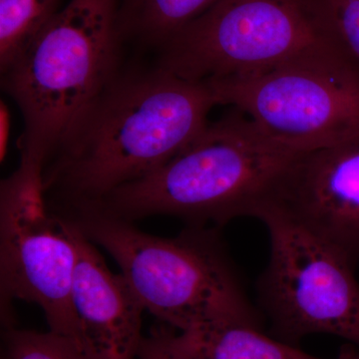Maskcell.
Wrapping results in <instances>:
<instances>
[{
    "label": "cell",
    "mask_w": 359,
    "mask_h": 359,
    "mask_svg": "<svg viewBox=\"0 0 359 359\" xmlns=\"http://www.w3.org/2000/svg\"><path fill=\"white\" fill-rule=\"evenodd\" d=\"M219 105L211 87L156 67L120 73L45 165L46 198L75 212L147 176L188 146Z\"/></svg>",
    "instance_id": "cell-1"
},
{
    "label": "cell",
    "mask_w": 359,
    "mask_h": 359,
    "mask_svg": "<svg viewBox=\"0 0 359 359\" xmlns=\"http://www.w3.org/2000/svg\"><path fill=\"white\" fill-rule=\"evenodd\" d=\"M301 154L271 140L238 111L208 123L163 166L83 212L131 223L164 215L212 228L240 217L257 218Z\"/></svg>",
    "instance_id": "cell-2"
},
{
    "label": "cell",
    "mask_w": 359,
    "mask_h": 359,
    "mask_svg": "<svg viewBox=\"0 0 359 359\" xmlns=\"http://www.w3.org/2000/svg\"><path fill=\"white\" fill-rule=\"evenodd\" d=\"M121 0H70L1 71L25 132L21 161L44 167L80 116L120 74Z\"/></svg>",
    "instance_id": "cell-3"
},
{
    "label": "cell",
    "mask_w": 359,
    "mask_h": 359,
    "mask_svg": "<svg viewBox=\"0 0 359 359\" xmlns=\"http://www.w3.org/2000/svg\"><path fill=\"white\" fill-rule=\"evenodd\" d=\"M70 219L109 252L144 309L161 323L179 332L224 321L263 328V313L248 299L218 228L189 226L161 238L96 212Z\"/></svg>",
    "instance_id": "cell-4"
},
{
    "label": "cell",
    "mask_w": 359,
    "mask_h": 359,
    "mask_svg": "<svg viewBox=\"0 0 359 359\" xmlns=\"http://www.w3.org/2000/svg\"><path fill=\"white\" fill-rule=\"evenodd\" d=\"M339 48L318 0H219L161 47L157 66L209 83Z\"/></svg>",
    "instance_id": "cell-5"
},
{
    "label": "cell",
    "mask_w": 359,
    "mask_h": 359,
    "mask_svg": "<svg viewBox=\"0 0 359 359\" xmlns=\"http://www.w3.org/2000/svg\"><path fill=\"white\" fill-rule=\"evenodd\" d=\"M271 140L297 153L359 134V65L340 47L256 74L208 83Z\"/></svg>",
    "instance_id": "cell-6"
},
{
    "label": "cell",
    "mask_w": 359,
    "mask_h": 359,
    "mask_svg": "<svg viewBox=\"0 0 359 359\" xmlns=\"http://www.w3.org/2000/svg\"><path fill=\"white\" fill-rule=\"evenodd\" d=\"M269 237V257L257 283L269 334L299 346L327 334L359 347L355 262L273 208L257 215Z\"/></svg>",
    "instance_id": "cell-7"
},
{
    "label": "cell",
    "mask_w": 359,
    "mask_h": 359,
    "mask_svg": "<svg viewBox=\"0 0 359 359\" xmlns=\"http://www.w3.org/2000/svg\"><path fill=\"white\" fill-rule=\"evenodd\" d=\"M76 259L72 222L49 208L43 168L20 161L0 188L2 304L6 308L14 299L37 304L49 330L88 349L71 302Z\"/></svg>",
    "instance_id": "cell-8"
},
{
    "label": "cell",
    "mask_w": 359,
    "mask_h": 359,
    "mask_svg": "<svg viewBox=\"0 0 359 359\" xmlns=\"http://www.w3.org/2000/svg\"><path fill=\"white\" fill-rule=\"evenodd\" d=\"M359 261V134L292 163L271 204Z\"/></svg>",
    "instance_id": "cell-9"
},
{
    "label": "cell",
    "mask_w": 359,
    "mask_h": 359,
    "mask_svg": "<svg viewBox=\"0 0 359 359\" xmlns=\"http://www.w3.org/2000/svg\"><path fill=\"white\" fill-rule=\"evenodd\" d=\"M71 222L77 249L71 302L85 344L96 359H137L145 309L126 278L108 268Z\"/></svg>",
    "instance_id": "cell-10"
},
{
    "label": "cell",
    "mask_w": 359,
    "mask_h": 359,
    "mask_svg": "<svg viewBox=\"0 0 359 359\" xmlns=\"http://www.w3.org/2000/svg\"><path fill=\"white\" fill-rule=\"evenodd\" d=\"M195 359H359V347L344 344L334 358H320L243 323H212L177 334Z\"/></svg>",
    "instance_id": "cell-11"
},
{
    "label": "cell",
    "mask_w": 359,
    "mask_h": 359,
    "mask_svg": "<svg viewBox=\"0 0 359 359\" xmlns=\"http://www.w3.org/2000/svg\"><path fill=\"white\" fill-rule=\"evenodd\" d=\"M219 0H121L123 39L161 48Z\"/></svg>",
    "instance_id": "cell-12"
},
{
    "label": "cell",
    "mask_w": 359,
    "mask_h": 359,
    "mask_svg": "<svg viewBox=\"0 0 359 359\" xmlns=\"http://www.w3.org/2000/svg\"><path fill=\"white\" fill-rule=\"evenodd\" d=\"M60 0H0V70L29 46L57 14Z\"/></svg>",
    "instance_id": "cell-13"
},
{
    "label": "cell",
    "mask_w": 359,
    "mask_h": 359,
    "mask_svg": "<svg viewBox=\"0 0 359 359\" xmlns=\"http://www.w3.org/2000/svg\"><path fill=\"white\" fill-rule=\"evenodd\" d=\"M1 359H96L76 340L49 332L7 328Z\"/></svg>",
    "instance_id": "cell-14"
},
{
    "label": "cell",
    "mask_w": 359,
    "mask_h": 359,
    "mask_svg": "<svg viewBox=\"0 0 359 359\" xmlns=\"http://www.w3.org/2000/svg\"><path fill=\"white\" fill-rule=\"evenodd\" d=\"M318 4L332 36L359 65V0H318Z\"/></svg>",
    "instance_id": "cell-15"
},
{
    "label": "cell",
    "mask_w": 359,
    "mask_h": 359,
    "mask_svg": "<svg viewBox=\"0 0 359 359\" xmlns=\"http://www.w3.org/2000/svg\"><path fill=\"white\" fill-rule=\"evenodd\" d=\"M177 330L161 323L143 335L137 359H195L180 346Z\"/></svg>",
    "instance_id": "cell-16"
},
{
    "label": "cell",
    "mask_w": 359,
    "mask_h": 359,
    "mask_svg": "<svg viewBox=\"0 0 359 359\" xmlns=\"http://www.w3.org/2000/svg\"><path fill=\"white\" fill-rule=\"evenodd\" d=\"M8 112L4 104H1V160L6 152L7 137H8Z\"/></svg>",
    "instance_id": "cell-17"
}]
</instances>
